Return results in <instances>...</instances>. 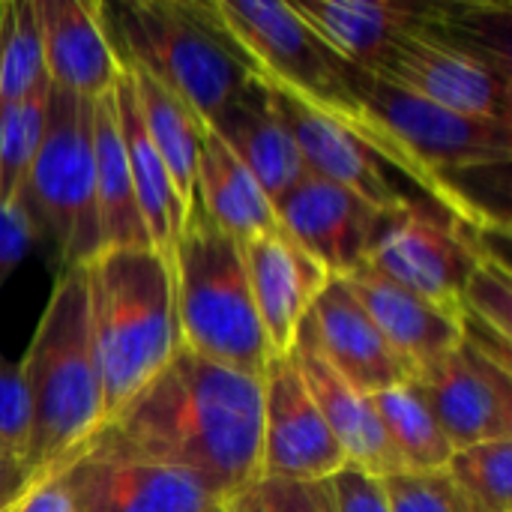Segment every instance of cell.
Returning <instances> with one entry per match:
<instances>
[{
	"instance_id": "1",
	"label": "cell",
	"mask_w": 512,
	"mask_h": 512,
	"mask_svg": "<svg viewBox=\"0 0 512 512\" xmlns=\"http://www.w3.org/2000/svg\"><path fill=\"white\" fill-rule=\"evenodd\" d=\"M81 456L177 468L231 507L261 483V378L177 348L171 363L99 426Z\"/></svg>"
},
{
	"instance_id": "2",
	"label": "cell",
	"mask_w": 512,
	"mask_h": 512,
	"mask_svg": "<svg viewBox=\"0 0 512 512\" xmlns=\"http://www.w3.org/2000/svg\"><path fill=\"white\" fill-rule=\"evenodd\" d=\"M213 18L234 39L255 75L306 108L348 129L366 144L387 168L420 186L435 210L477 228L483 225V207L468 198L453 180H441L417 165L405 147L381 126V120L363 102V69L336 54L294 9L279 0H207Z\"/></svg>"
},
{
	"instance_id": "3",
	"label": "cell",
	"mask_w": 512,
	"mask_h": 512,
	"mask_svg": "<svg viewBox=\"0 0 512 512\" xmlns=\"http://www.w3.org/2000/svg\"><path fill=\"white\" fill-rule=\"evenodd\" d=\"M18 369L30 405L24 462L36 486L69 468L105 423L84 270L60 273Z\"/></svg>"
},
{
	"instance_id": "4",
	"label": "cell",
	"mask_w": 512,
	"mask_h": 512,
	"mask_svg": "<svg viewBox=\"0 0 512 512\" xmlns=\"http://www.w3.org/2000/svg\"><path fill=\"white\" fill-rule=\"evenodd\" d=\"M81 270L102 411L111 420L180 348L174 276L153 249H108Z\"/></svg>"
},
{
	"instance_id": "5",
	"label": "cell",
	"mask_w": 512,
	"mask_h": 512,
	"mask_svg": "<svg viewBox=\"0 0 512 512\" xmlns=\"http://www.w3.org/2000/svg\"><path fill=\"white\" fill-rule=\"evenodd\" d=\"M99 21L120 66L153 75L204 123L258 78L207 0H111Z\"/></svg>"
},
{
	"instance_id": "6",
	"label": "cell",
	"mask_w": 512,
	"mask_h": 512,
	"mask_svg": "<svg viewBox=\"0 0 512 512\" xmlns=\"http://www.w3.org/2000/svg\"><path fill=\"white\" fill-rule=\"evenodd\" d=\"M171 276L180 348L213 366L261 378L273 351L252 300L243 249L195 204L186 213Z\"/></svg>"
},
{
	"instance_id": "7",
	"label": "cell",
	"mask_w": 512,
	"mask_h": 512,
	"mask_svg": "<svg viewBox=\"0 0 512 512\" xmlns=\"http://www.w3.org/2000/svg\"><path fill=\"white\" fill-rule=\"evenodd\" d=\"M504 9L483 3L465 21L420 30L393 45L369 75L441 108L512 126V54L492 24Z\"/></svg>"
},
{
	"instance_id": "8",
	"label": "cell",
	"mask_w": 512,
	"mask_h": 512,
	"mask_svg": "<svg viewBox=\"0 0 512 512\" xmlns=\"http://www.w3.org/2000/svg\"><path fill=\"white\" fill-rule=\"evenodd\" d=\"M21 201L39 237H48L66 270L102 255L93 168V102L51 87L45 132L33 156Z\"/></svg>"
},
{
	"instance_id": "9",
	"label": "cell",
	"mask_w": 512,
	"mask_h": 512,
	"mask_svg": "<svg viewBox=\"0 0 512 512\" xmlns=\"http://www.w3.org/2000/svg\"><path fill=\"white\" fill-rule=\"evenodd\" d=\"M363 102L405 147V153L441 180H450V171H486L510 165V123L441 108L369 72L363 75Z\"/></svg>"
},
{
	"instance_id": "10",
	"label": "cell",
	"mask_w": 512,
	"mask_h": 512,
	"mask_svg": "<svg viewBox=\"0 0 512 512\" xmlns=\"http://www.w3.org/2000/svg\"><path fill=\"white\" fill-rule=\"evenodd\" d=\"M477 237L483 234L468 231L435 207H408L390 216L369 264L462 321L465 282L477 261L489 255Z\"/></svg>"
},
{
	"instance_id": "11",
	"label": "cell",
	"mask_w": 512,
	"mask_h": 512,
	"mask_svg": "<svg viewBox=\"0 0 512 512\" xmlns=\"http://www.w3.org/2000/svg\"><path fill=\"white\" fill-rule=\"evenodd\" d=\"M345 465L291 351L273 354L261 375V480L324 483Z\"/></svg>"
},
{
	"instance_id": "12",
	"label": "cell",
	"mask_w": 512,
	"mask_h": 512,
	"mask_svg": "<svg viewBox=\"0 0 512 512\" xmlns=\"http://www.w3.org/2000/svg\"><path fill=\"white\" fill-rule=\"evenodd\" d=\"M414 384L453 450L512 435L510 366L489 357L468 339L420 369Z\"/></svg>"
},
{
	"instance_id": "13",
	"label": "cell",
	"mask_w": 512,
	"mask_h": 512,
	"mask_svg": "<svg viewBox=\"0 0 512 512\" xmlns=\"http://www.w3.org/2000/svg\"><path fill=\"white\" fill-rule=\"evenodd\" d=\"M282 231L330 276H348L366 264L390 216L360 195L306 174L276 201Z\"/></svg>"
},
{
	"instance_id": "14",
	"label": "cell",
	"mask_w": 512,
	"mask_h": 512,
	"mask_svg": "<svg viewBox=\"0 0 512 512\" xmlns=\"http://www.w3.org/2000/svg\"><path fill=\"white\" fill-rule=\"evenodd\" d=\"M303 21L348 63L372 72L402 39L471 18L483 3L417 0H306L294 3Z\"/></svg>"
},
{
	"instance_id": "15",
	"label": "cell",
	"mask_w": 512,
	"mask_h": 512,
	"mask_svg": "<svg viewBox=\"0 0 512 512\" xmlns=\"http://www.w3.org/2000/svg\"><path fill=\"white\" fill-rule=\"evenodd\" d=\"M57 480L75 512H231L195 477L150 462L78 456Z\"/></svg>"
},
{
	"instance_id": "16",
	"label": "cell",
	"mask_w": 512,
	"mask_h": 512,
	"mask_svg": "<svg viewBox=\"0 0 512 512\" xmlns=\"http://www.w3.org/2000/svg\"><path fill=\"white\" fill-rule=\"evenodd\" d=\"M267 90H270L273 105H276L285 129L291 132V138L300 150V159L312 177L336 183L384 213H402L408 207H429V204L405 195L390 180L387 165L366 144H360L348 129H342L339 123L327 120L324 114L306 108L303 102L291 99L288 93H279L273 87H267Z\"/></svg>"
},
{
	"instance_id": "17",
	"label": "cell",
	"mask_w": 512,
	"mask_h": 512,
	"mask_svg": "<svg viewBox=\"0 0 512 512\" xmlns=\"http://www.w3.org/2000/svg\"><path fill=\"white\" fill-rule=\"evenodd\" d=\"M306 318L324 360L363 396L414 381L411 366L390 348L345 279L330 276Z\"/></svg>"
},
{
	"instance_id": "18",
	"label": "cell",
	"mask_w": 512,
	"mask_h": 512,
	"mask_svg": "<svg viewBox=\"0 0 512 512\" xmlns=\"http://www.w3.org/2000/svg\"><path fill=\"white\" fill-rule=\"evenodd\" d=\"M252 300L273 354H288L330 273L282 228L240 243Z\"/></svg>"
},
{
	"instance_id": "19",
	"label": "cell",
	"mask_w": 512,
	"mask_h": 512,
	"mask_svg": "<svg viewBox=\"0 0 512 512\" xmlns=\"http://www.w3.org/2000/svg\"><path fill=\"white\" fill-rule=\"evenodd\" d=\"M291 357H294V363L300 369V378H303L318 414L324 417L330 435L339 441L348 465H357V468L369 471L378 480L402 474L405 468H402L399 456L393 453L369 396L354 390L324 360V354L318 351L309 318L297 327Z\"/></svg>"
},
{
	"instance_id": "20",
	"label": "cell",
	"mask_w": 512,
	"mask_h": 512,
	"mask_svg": "<svg viewBox=\"0 0 512 512\" xmlns=\"http://www.w3.org/2000/svg\"><path fill=\"white\" fill-rule=\"evenodd\" d=\"M33 6L51 87L87 102L111 93L123 66L99 21V3L33 0Z\"/></svg>"
},
{
	"instance_id": "21",
	"label": "cell",
	"mask_w": 512,
	"mask_h": 512,
	"mask_svg": "<svg viewBox=\"0 0 512 512\" xmlns=\"http://www.w3.org/2000/svg\"><path fill=\"white\" fill-rule=\"evenodd\" d=\"M339 279H345V285L360 300V306L375 321L390 348L411 366L414 378L420 369H426L462 342L459 318L447 315L411 288L384 276L369 261Z\"/></svg>"
},
{
	"instance_id": "22",
	"label": "cell",
	"mask_w": 512,
	"mask_h": 512,
	"mask_svg": "<svg viewBox=\"0 0 512 512\" xmlns=\"http://www.w3.org/2000/svg\"><path fill=\"white\" fill-rule=\"evenodd\" d=\"M207 129L228 144V150L243 162L273 204L309 174L261 78H255L231 105H225L207 123Z\"/></svg>"
},
{
	"instance_id": "23",
	"label": "cell",
	"mask_w": 512,
	"mask_h": 512,
	"mask_svg": "<svg viewBox=\"0 0 512 512\" xmlns=\"http://www.w3.org/2000/svg\"><path fill=\"white\" fill-rule=\"evenodd\" d=\"M114 108H117V129H120L123 150H126L135 201L141 210V222H144L150 249L159 252L171 264L180 231L186 225V207L174 189V180H171L162 156L156 153L153 141L144 132L138 102H135V87H132V78L126 69L120 72V78L114 84Z\"/></svg>"
},
{
	"instance_id": "24",
	"label": "cell",
	"mask_w": 512,
	"mask_h": 512,
	"mask_svg": "<svg viewBox=\"0 0 512 512\" xmlns=\"http://www.w3.org/2000/svg\"><path fill=\"white\" fill-rule=\"evenodd\" d=\"M192 204L237 243L282 228L276 216V204L267 198L258 180L243 168V162L228 150V144L210 129L204 135V147L195 168Z\"/></svg>"
},
{
	"instance_id": "25",
	"label": "cell",
	"mask_w": 512,
	"mask_h": 512,
	"mask_svg": "<svg viewBox=\"0 0 512 512\" xmlns=\"http://www.w3.org/2000/svg\"><path fill=\"white\" fill-rule=\"evenodd\" d=\"M93 168H96V216L102 252L108 249H150L126 150L117 129L114 90L93 99Z\"/></svg>"
},
{
	"instance_id": "26",
	"label": "cell",
	"mask_w": 512,
	"mask_h": 512,
	"mask_svg": "<svg viewBox=\"0 0 512 512\" xmlns=\"http://www.w3.org/2000/svg\"><path fill=\"white\" fill-rule=\"evenodd\" d=\"M123 69L132 78L144 132L153 141L156 153L162 156L174 180V189L189 213L195 201V168H198V156L204 147L207 123L144 69H135V66H123Z\"/></svg>"
},
{
	"instance_id": "27",
	"label": "cell",
	"mask_w": 512,
	"mask_h": 512,
	"mask_svg": "<svg viewBox=\"0 0 512 512\" xmlns=\"http://www.w3.org/2000/svg\"><path fill=\"white\" fill-rule=\"evenodd\" d=\"M369 402H372L378 423L405 471L429 474V471L447 468V462L453 456V444L447 441L441 423L429 411V405L414 381L372 393Z\"/></svg>"
},
{
	"instance_id": "28",
	"label": "cell",
	"mask_w": 512,
	"mask_h": 512,
	"mask_svg": "<svg viewBox=\"0 0 512 512\" xmlns=\"http://www.w3.org/2000/svg\"><path fill=\"white\" fill-rule=\"evenodd\" d=\"M51 87L42 57V30L33 0L0 9V105L30 99Z\"/></svg>"
},
{
	"instance_id": "29",
	"label": "cell",
	"mask_w": 512,
	"mask_h": 512,
	"mask_svg": "<svg viewBox=\"0 0 512 512\" xmlns=\"http://www.w3.org/2000/svg\"><path fill=\"white\" fill-rule=\"evenodd\" d=\"M444 474L468 512L512 510V438L453 450Z\"/></svg>"
},
{
	"instance_id": "30",
	"label": "cell",
	"mask_w": 512,
	"mask_h": 512,
	"mask_svg": "<svg viewBox=\"0 0 512 512\" xmlns=\"http://www.w3.org/2000/svg\"><path fill=\"white\" fill-rule=\"evenodd\" d=\"M48 96L51 87L30 99L0 105V207L18 201L24 192L33 156L45 132Z\"/></svg>"
},
{
	"instance_id": "31",
	"label": "cell",
	"mask_w": 512,
	"mask_h": 512,
	"mask_svg": "<svg viewBox=\"0 0 512 512\" xmlns=\"http://www.w3.org/2000/svg\"><path fill=\"white\" fill-rule=\"evenodd\" d=\"M390 512H468L456 486L444 471H402L381 480Z\"/></svg>"
},
{
	"instance_id": "32",
	"label": "cell",
	"mask_w": 512,
	"mask_h": 512,
	"mask_svg": "<svg viewBox=\"0 0 512 512\" xmlns=\"http://www.w3.org/2000/svg\"><path fill=\"white\" fill-rule=\"evenodd\" d=\"M231 512H333V507L321 483L261 480L231 504Z\"/></svg>"
},
{
	"instance_id": "33",
	"label": "cell",
	"mask_w": 512,
	"mask_h": 512,
	"mask_svg": "<svg viewBox=\"0 0 512 512\" xmlns=\"http://www.w3.org/2000/svg\"><path fill=\"white\" fill-rule=\"evenodd\" d=\"M30 441V405L21 369L0 354V450L24 459Z\"/></svg>"
},
{
	"instance_id": "34",
	"label": "cell",
	"mask_w": 512,
	"mask_h": 512,
	"mask_svg": "<svg viewBox=\"0 0 512 512\" xmlns=\"http://www.w3.org/2000/svg\"><path fill=\"white\" fill-rule=\"evenodd\" d=\"M333 512H390L381 480L357 465H345L321 483Z\"/></svg>"
},
{
	"instance_id": "35",
	"label": "cell",
	"mask_w": 512,
	"mask_h": 512,
	"mask_svg": "<svg viewBox=\"0 0 512 512\" xmlns=\"http://www.w3.org/2000/svg\"><path fill=\"white\" fill-rule=\"evenodd\" d=\"M36 225L24 207V201H12L0 207V288L24 261L30 246L36 243Z\"/></svg>"
},
{
	"instance_id": "36",
	"label": "cell",
	"mask_w": 512,
	"mask_h": 512,
	"mask_svg": "<svg viewBox=\"0 0 512 512\" xmlns=\"http://www.w3.org/2000/svg\"><path fill=\"white\" fill-rule=\"evenodd\" d=\"M33 489V474L24 459L0 450V512H9Z\"/></svg>"
},
{
	"instance_id": "37",
	"label": "cell",
	"mask_w": 512,
	"mask_h": 512,
	"mask_svg": "<svg viewBox=\"0 0 512 512\" xmlns=\"http://www.w3.org/2000/svg\"><path fill=\"white\" fill-rule=\"evenodd\" d=\"M9 512H75L72 510V501L63 489V483L57 477L51 480H42L36 483L15 507Z\"/></svg>"
},
{
	"instance_id": "38",
	"label": "cell",
	"mask_w": 512,
	"mask_h": 512,
	"mask_svg": "<svg viewBox=\"0 0 512 512\" xmlns=\"http://www.w3.org/2000/svg\"><path fill=\"white\" fill-rule=\"evenodd\" d=\"M0 9H3V3H0Z\"/></svg>"
}]
</instances>
